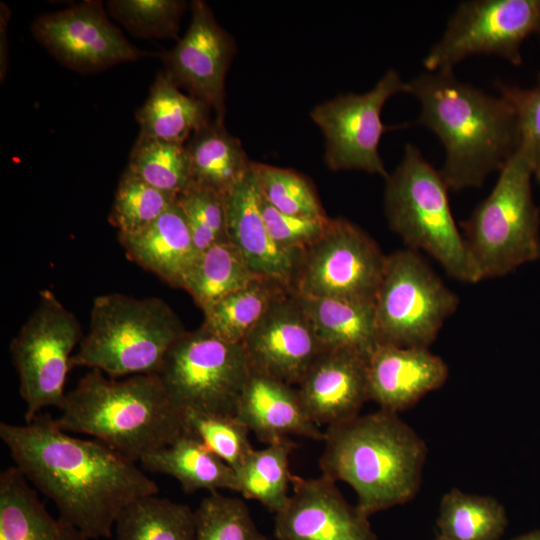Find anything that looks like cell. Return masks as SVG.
I'll return each mask as SVG.
<instances>
[{
    "label": "cell",
    "mask_w": 540,
    "mask_h": 540,
    "mask_svg": "<svg viewBox=\"0 0 540 540\" xmlns=\"http://www.w3.org/2000/svg\"><path fill=\"white\" fill-rule=\"evenodd\" d=\"M0 438L27 481L89 539L110 538L130 503L159 492L134 461L99 440L69 435L49 413L23 425L1 422Z\"/></svg>",
    "instance_id": "obj_1"
},
{
    "label": "cell",
    "mask_w": 540,
    "mask_h": 540,
    "mask_svg": "<svg viewBox=\"0 0 540 540\" xmlns=\"http://www.w3.org/2000/svg\"><path fill=\"white\" fill-rule=\"evenodd\" d=\"M408 84L421 105L417 123L433 131L445 148L440 173L449 189L481 187L516 151V117L501 96L459 81L452 69L422 73Z\"/></svg>",
    "instance_id": "obj_2"
},
{
    "label": "cell",
    "mask_w": 540,
    "mask_h": 540,
    "mask_svg": "<svg viewBox=\"0 0 540 540\" xmlns=\"http://www.w3.org/2000/svg\"><path fill=\"white\" fill-rule=\"evenodd\" d=\"M323 441L322 475L349 484L365 515L416 496L427 447L397 413L380 409L329 425Z\"/></svg>",
    "instance_id": "obj_3"
},
{
    "label": "cell",
    "mask_w": 540,
    "mask_h": 540,
    "mask_svg": "<svg viewBox=\"0 0 540 540\" xmlns=\"http://www.w3.org/2000/svg\"><path fill=\"white\" fill-rule=\"evenodd\" d=\"M60 411L55 419L63 430L92 436L134 462L189 433L158 374L118 381L92 369Z\"/></svg>",
    "instance_id": "obj_4"
},
{
    "label": "cell",
    "mask_w": 540,
    "mask_h": 540,
    "mask_svg": "<svg viewBox=\"0 0 540 540\" xmlns=\"http://www.w3.org/2000/svg\"><path fill=\"white\" fill-rule=\"evenodd\" d=\"M186 332L178 315L160 298L102 294L93 300L89 330L71 365L111 378L158 374L169 349Z\"/></svg>",
    "instance_id": "obj_5"
},
{
    "label": "cell",
    "mask_w": 540,
    "mask_h": 540,
    "mask_svg": "<svg viewBox=\"0 0 540 540\" xmlns=\"http://www.w3.org/2000/svg\"><path fill=\"white\" fill-rule=\"evenodd\" d=\"M448 189L440 171L408 143L402 161L386 179L385 215L409 249L428 253L452 278L477 283L481 278L455 224Z\"/></svg>",
    "instance_id": "obj_6"
},
{
    "label": "cell",
    "mask_w": 540,
    "mask_h": 540,
    "mask_svg": "<svg viewBox=\"0 0 540 540\" xmlns=\"http://www.w3.org/2000/svg\"><path fill=\"white\" fill-rule=\"evenodd\" d=\"M533 170L517 147L491 193L460 223L481 280L504 276L540 258L539 210L531 189Z\"/></svg>",
    "instance_id": "obj_7"
},
{
    "label": "cell",
    "mask_w": 540,
    "mask_h": 540,
    "mask_svg": "<svg viewBox=\"0 0 540 540\" xmlns=\"http://www.w3.org/2000/svg\"><path fill=\"white\" fill-rule=\"evenodd\" d=\"M251 371L242 343L228 342L201 325L172 345L158 376L183 414L235 415Z\"/></svg>",
    "instance_id": "obj_8"
},
{
    "label": "cell",
    "mask_w": 540,
    "mask_h": 540,
    "mask_svg": "<svg viewBox=\"0 0 540 540\" xmlns=\"http://www.w3.org/2000/svg\"><path fill=\"white\" fill-rule=\"evenodd\" d=\"M458 303L418 251L388 255L374 300L380 343L429 348Z\"/></svg>",
    "instance_id": "obj_9"
},
{
    "label": "cell",
    "mask_w": 540,
    "mask_h": 540,
    "mask_svg": "<svg viewBox=\"0 0 540 540\" xmlns=\"http://www.w3.org/2000/svg\"><path fill=\"white\" fill-rule=\"evenodd\" d=\"M82 338L77 317L53 291L42 290L36 308L10 343L19 392L26 405L25 423L46 407L62 408L72 352Z\"/></svg>",
    "instance_id": "obj_10"
},
{
    "label": "cell",
    "mask_w": 540,
    "mask_h": 540,
    "mask_svg": "<svg viewBox=\"0 0 540 540\" xmlns=\"http://www.w3.org/2000/svg\"><path fill=\"white\" fill-rule=\"evenodd\" d=\"M386 257L356 224L329 218L324 233L302 252L290 292L374 302Z\"/></svg>",
    "instance_id": "obj_11"
},
{
    "label": "cell",
    "mask_w": 540,
    "mask_h": 540,
    "mask_svg": "<svg viewBox=\"0 0 540 540\" xmlns=\"http://www.w3.org/2000/svg\"><path fill=\"white\" fill-rule=\"evenodd\" d=\"M531 35L540 37V0L464 1L423 64L429 72L453 69L468 56L485 54L519 66L521 45Z\"/></svg>",
    "instance_id": "obj_12"
},
{
    "label": "cell",
    "mask_w": 540,
    "mask_h": 540,
    "mask_svg": "<svg viewBox=\"0 0 540 540\" xmlns=\"http://www.w3.org/2000/svg\"><path fill=\"white\" fill-rule=\"evenodd\" d=\"M401 92L409 93V84L389 69L368 92L340 94L311 110L310 117L325 138L324 159L329 169L363 170L388 178L378 152L381 137L406 125H384L381 112L387 100Z\"/></svg>",
    "instance_id": "obj_13"
},
{
    "label": "cell",
    "mask_w": 540,
    "mask_h": 540,
    "mask_svg": "<svg viewBox=\"0 0 540 540\" xmlns=\"http://www.w3.org/2000/svg\"><path fill=\"white\" fill-rule=\"evenodd\" d=\"M32 32L59 62L82 73L147 55L113 25L101 1H83L61 11L43 14L33 22Z\"/></svg>",
    "instance_id": "obj_14"
},
{
    "label": "cell",
    "mask_w": 540,
    "mask_h": 540,
    "mask_svg": "<svg viewBox=\"0 0 540 540\" xmlns=\"http://www.w3.org/2000/svg\"><path fill=\"white\" fill-rule=\"evenodd\" d=\"M191 22L181 39L162 54L163 72L224 120L225 78L236 53L233 37L221 27L208 4L191 2Z\"/></svg>",
    "instance_id": "obj_15"
},
{
    "label": "cell",
    "mask_w": 540,
    "mask_h": 540,
    "mask_svg": "<svg viewBox=\"0 0 540 540\" xmlns=\"http://www.w3.org/2000/svg\"><path fill=\"white\" fill-rule=\"evenodd\" d=\"M251 370L289 385L299 384L324 351L291 292H285L242 342Z\"/></svg>",
    "instance_id": "obj_16"
},
{
    "label": "cell",
    "mask_w": 540,
    "mask_h": 540,
    "mask_svg": "<svg viewBox=\"0 0 540 540\" xmlns=\"http://www.w3.org/2000/svg\"><path fill=\"white\" fill-rule=\"evenodd\" d=\"M336 482L293 475V494L275 513L276 540H377L369 516L351 505Z\"/></svg>",
    "instance_id": "obj_17"
},
{
    "label": "cell",
    "mask_w": 540,
    "mask_h": 540,
    "mask_svg": "<svg viewBox=\"0 0 540 540\" xmlns=\"http://www.w3.org/2000/svg\"><path fill=\"white\" fill-rule=\"evenodd\" d=\"M227 237L259 278L291 291L302 252L279 246L270 236L259 207L252 169L225 197Z\"/></svg>",
    "instance_id": "obj_18"
},
{
    "label": "cell",
    "mask_w": 540,
    "mask_h": 540,
    "mask_svg": "<svg viewBox=\"0 0 540 540\" xmlns=\"http://www.w3.org/2000/svg\"><path fill=\"white\" fill-rule=\"evenodd\" d=\"M368 360L346 351L324 350L298 384L303 407L317 425L359 415L370 400Z\"/></svg>",
    "instance_id": "obj_19"
},
{
    "label": "cell",
    "mask_w": 540,
    "mask_h": 540,
    "mask_svg": "<svg viewBox=\"0 0 540 540\" xmlns=\"http://www.w3.org/2000/svg\"><path fill=\"white\" fill-rule=\"evenodd\" d=\"M367 374L370 400L398 414L440 388L448 366L428 348L380 343L368 359Z\"/></svg>",
    "instance_id": "obj_20"
},
{
    "label": "cell",
    "mask_w": 540,
    "mask_h": 540,
    "mask_svg": "<svg viewBox=\"0 0 540 540\" xmlns=\"http://www.w3.org/2000/svg\"><path fill=\"white\" fill-rule=\"evenodd\" d=\"M235 415L266 445L291 435L324 439V431L306 413L297 389L255 371L243 387Z\"/></svg>",
    "instance_id": "obj_21"
},
{
    "label": "cell",
    "mask_w": 540,
    "mask_h": 540,
    "mask_svg": "<svg viewBox=\"0 0 540 540\" xmlns=\"http://www.w3.org/2000/svg\"><path fill=\"white\" fill-rule=\"evenodd\" d=\"M118 240L132 262L183 289L198 252L177 202L145 228L118 235Z\"/></svg>",
    "instance_id": "obj_22"
},
{
    "label": "cell",
    "mask_w": 540,
    "mask_h": 540,
    "mask_svg": "<svg viewBox=\"0 0 540 540\" xmlns=\"http://www.w3.org/2000/svg\"><path fill=\"white\" fill-rule=\"evenodd\" d=\"M293 295L324 350L346 351L368 360L380 344L374 302Z\"/></svg>",
    "instance_id": "obj_23"
},
{
    "label": "cell",
    "mask_w": 540,
    "mask_h": 540,
    "mask_svg": "<svg viewBox=\"0 0 540 540\" xmlns=\"http://www.w3.org/2000/svg\"><path fill=\"white\" fill-rule=\"evenodd\" d=\"M0 540H90L53 517L25 476L11 466L0 473Z\"/></svg>",
    "instance_id": "obj_24"
},
{
    "label": "cell",
    "mask_w": 540,
    "mask_h": 540,
    "mask_svg": "<svg viewBox=\"0 0 540 540\" xmlns=\"http://www.w3.org/2000/svg\"><path fill=\"white\" fill-rule=\"evenodd\" d=\"M190 183L226 197L250 172L240 140L227 131L223 120L214 118L197 130L185 145Z\"/></svg>",
    "instance_id": "obj_25"
},
{
    "label": "cell",
    "mask_w": 540,
    "mask_h": 540,
    "mask_svg": "<svg viewBox=\"0 0 540 540\" xmlns=\"http://www.w3.org/2000/svg\"><path fill=\"white\" fill-rule=\"evenodd\" d=\"M140 463L149 471L175 478L186 494L199 490L239 492L235 470L191 433L145 455Z\"/></svg>",
    "instance_id": "obj_26"
},
{
    "label": "cell",
    "mask_w": 540,
    "mask_h": 540,
    "mask_svg": "<svg viewBox=\"0 0 540 540\" xmlns=\"http://www.w3.org/2000/svg\"><path fill=\"white\" fill-rule=\"evenodd\" d=\"M210 107L180 91L162 71L150 87L149 95L135 114L139 136L185 144L210 119Z\"/></svg>",
    "instance_id": "obj_27"
},
{
    "label": "cell",
    "mask_w": 540,
    "mask_h": 540,
    "mask_svg": "<svg viewBox=\"0 0 540 540\" xmlns=\"http://www.w3.org/2000/svg\"><path fill=\"white\" fill-rule=\"evenodd\" d=\"M258 278L235 245L225 239L198 253L183 289L204 312Z\"/></svg>",
    "instance_id": "obj_28"
},
{
    "label": "cell",
    "mask_w": 540,
    "mask_h": 540,
    "mask_svg": "<svg viewBox=\"0 0 540 540\" xmlns=\"http://www.w3.org/2000/svg\"><path fill=\"white\" fill-rule=\"evenodd\" d=\"M115 540H195V510L156 495L130 503L118 516Z\"/></svg>",
    "instance_id": "obj_29"
},
{
    "label": "cell",
    "mask_w": 540,
    "mask_h": 540,
    "mask_svg": "<svg viewBox=\"0 0 540 540\" xmlns=\"http://www.w3.org/2000/svg\"><path fill=\"white\" fill-rule=\"evenodd\" d=\"M298 444L290 437L253 449L244 463L235 471L239 493L255 500L277 513L287 504L293 474L289 468L290 455Z\"/></svg>",
    "instance_id": "obj_30"
},
{
    "label": "cell",
    "mask_w": 540,
    "mask_h": 540,
    "mask_svg": "<svg viewBox=\"0 0 540 540\" xmlns=\"http://www.w3.org/2000/svg\"><path fill=\"white\" fill-rule=\"evenodd\" d=\"M507 525L504 506L492 496L453 488L440 501L437 527L447 540H499Z\"/></svg>",
    "instance_id": "obj_31"
},
{
    "label": "cell",
    "mask_w": 540,
    "mask_h": 540,
    "mask_svg": "<svg viewBox=\"0 0 540 540\" xmlns=\"http://www.w3.org/2000/svg\"><path fill=\"white\" fill-rule=\"evenodd\" d=\"M285 292L288 291L277 284L258 278L204 311L202 326L228 342L242 343Z\"/></svg>",
    "instance_id": "obj_32"
},
{
    "label": "cell",
    "mask_w": 540,
    "mask_h": 540,
    "mask_svg": "<svg viewBox=\"0 0 540 540\" xmlns=\"http://www.w3.org/2000/svg\"><path fill=\"white\" fill-rule=\"evenodd\" d=\"M125 170L147 184L174 195L190 184L185 144L138 136Z\"/></svg>",
    "instance_id": "obj_33"
},
{
    "label": "cell",
    "mask_w": 540,
    "mask_h": 540,
    "mask_svg": "<svg viewBox=\"0 0 540 540\" xmlns=\"http://www.w3.org/2000/svg\"><path fill=\"white\" fill-rule=\"evenodd\" d=\"M261 196L277 210L298 217L327 219L317 192L304 175L288 168L253 162Z\"/></svg>",
    "instance_id": "obj_34"
},
{
    "label": "cell",
    "mask_w": 540,
    "mask_h": 540,
    "mask_svg": "<svg viewBox=\"0 0 540 540\" xmlns=\"http://www.w3.org/2000/svg\"><path fill=\"white\" fill-rule=\"evenodd\" d=\"M177 196L159 190L124 170L116 188L109 222L117 229L118 235L135 233L169 209Z\"/></svg>",
    "instance_id": "obj_35"
},
{
    "label": "cell",
    "mask_w": 540,
    "mask_h": 540,
    "mask_svg": "<svg viewBox=\"0 0 540 540\" xmlns=\"http://www.w3.org/2000/svg\"><path fill=\"white\" fill-rule=\"evenodd\" d=\"M195 540H266L247 504L220 491L209 492L195 510Z\"/></svg>",
    "instance_id": "obj_36"
},
{
    "label": "cell",
    "mask_w": 540,
    "mask_h": 540,
    "mask_svg": "<svg viewBox=\"0 0 540 540\" xmlns=\"http://www.w3.org/2000/svg\"><path fill=\"white\" fill-rule=\"evenodd\" d=\"M184 416L187 431L235 471L252 452L250 431L236 415L187 412Z\"/></svg>",
    "instance_id": "obj_37"
},
{
    "label": "cell",
    "mask_w": 540,
    "mask_h": 540,
    "mask_svg": "<svg viewBox=\"0 0 540 540\" xmlns=\"http://www.w3.org/2000/svg\"><path fill=\"white\" fill-rule=\"evenodd\" d=\"M186 2L180 0H112L109 14L141 38H177Z\"/></svg>",
    "instance_id": "obj_38"
},
{
    "label": "cell",
    "mask_w": 540,
    "mask_h": 540,
    "mask_svg": "<svg viewBox=\"0 0 540 540\" xmlns=\"http://www.w3.org/2000/svg\"><path fill=\"white\" fill-rule=\"evenodd\" d=\"M176 202L185 216L198 253L228 239L224 197L190 183L178 194Z\"/></svg>",
    "instance_id": "obj_39"
},
{
    "label": "cell",
    "mask_w": 540,
    "mask_h": 540,
    "mask_svg": "<svg viewBox=\"0 0 540 540\" xmlns=\"http://www.w3.org/2000/svg\"><path fill=\"white\" fill-rule=\"evenodd\" d=\"M500 96L514 111L519 133L518 147L529 160L533 175L540 182V73L537 84L529 89L496 82Z\"/></svg>",
    "instance_id": "obj_40"
},
{
    "label": "cell",
    "mask_w": 540,
    "mask_h": 540,
    "mask_svg": "<svg viewBox=\"0 0 540 540\" xmlns=\"http://www.w3.org/2000/svg\"><path fill=\"white\" fill-rule=\"evenodd\" d=\"M259 207L272 239L281 247L303 252L324 233L329 218L310 219L285 214L270 203L259 193Z\"/></svg>",
    "instance_id": "obj_41"
},
{
    "label": "cell",
    "mask_w": 540,
    "mask_h": 540,
    "mask_svg": "<svg viewBox=\"0 0 540 540\" xmlns=\"http://www.w3.org/2000/svg\"><path fill=\"white\" fill-rule=\"evenodd\" d=\"M511 540H540V530H533Z\"/></svg>",
    "instance_id": "obj_42"
},
{
    "label": "cell",
    "mask_w": 540,
    "mask_h": 540,
    "mask_svg": "<svg viewBox=\"0 0 540 540\" xmlns=\"http://www.w3.org/2000/svg\"><path fill=\"white\" fill-rule=\"evenodd\" d=\"M435 540H447V539H445V538H443L441 536H438Z\"/></svg>",
    "instance_id": "obj_43"
}]
</instances>
